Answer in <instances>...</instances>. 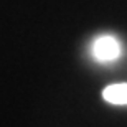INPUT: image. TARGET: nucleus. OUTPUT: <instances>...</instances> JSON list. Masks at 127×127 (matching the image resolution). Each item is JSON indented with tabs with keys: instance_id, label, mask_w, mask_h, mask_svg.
Segmentation results:
<instances>
[{
	"instance_id": "obj_1",
	"label": "nucleus",
	"mask_w": 127,
	"mask_h": 127,
	"mask_svg": "<svg viewBox=\"0 0 127 127\" xmlns=\"http://www.w3.org/2000/svg\"><path fill=\"white\" fill-rule=\"evenodd\" d=\"M121 53H122V48H121L119 40H116L111 35H102V36L96 38L93 43V55L97 61H114L121 56Z\"/></svg>"
},
{
	"instance_id": "obj_2",
	"label": "nucleus",
	"mask_w": 127,
	"mask_h": 127,
	"mask_svg": "<svg viewBox=\"0 0 127 127\" xmlns=\"http://www.w3.org/2000/svg\"><path fill=\"white\" fill-rule=\"evenodd\" d=\"M102 97L111 104H127V83L106 86L102 89Z\"/></svg>"
}]
</instances>
